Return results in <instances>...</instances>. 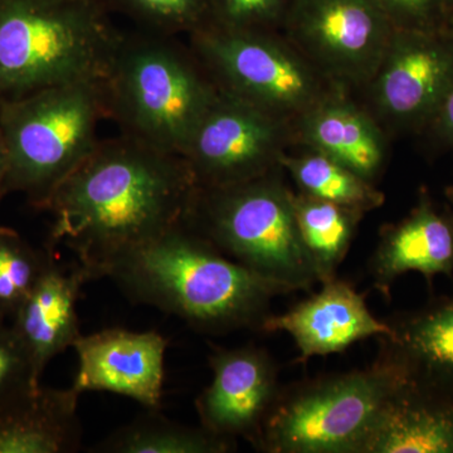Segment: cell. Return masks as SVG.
Instances as JSON below:
<instances>
[{"label":"cell","instance_id":"8992f818","mask_svg":"<svg viewBox=\"0 0 453 453\" xmlns=\"http://www.w3.org/2000/svg\"><path fill=\"white\" fill-rule=\"evenodd\" d=\"M184 223L226 257L290 292L319 282L292 195L271 173L234 186L198 188Z\"/></svg>","mask_w":453,"mask_h":453},{"label":"cell","instance_id":"484cf974","mask_svg":"<svg viewBox=\"0 0 453 453\" xmlns=\"http://www.w3.org/2000/svg\"><path fill=\"white\" fill-rule=\"evenodd\" d=\"M41 386L22 339L12 323L0 319V408Z\"/></svg>","mask_w":453,"mask_h":453},{"label":"cell","instance_id":"8fae6325","mask_svg":"<svg viewBox=\"0 0 453 453\" xmlns=\"http://www.w3.org/2000/svg\"><path fill=\"white\" fill-rule=\"evenodd\" d=\"M378 104L402 125L427 127L453 83V35L395 29L377 71Z\"/></svg>","mask_w":453,"mask_h":453},{"label":"cell","instance_id":"d4e9b609","mask_svg":"<svg viewBox=\"0 0 453 453\" xmlns=\"http://www.w3.org/2000/svg\"><path fill=\"white\" fill-rule=\"evenodd\" d=\"M109 3L154 35H192L210 22L211 0H107Z\"/></svg>","mask_w":453,"mask_h":453},{"label":"cell","instance_id":"4fadbf2b","mask_svg":"<svg viewBox=\"0 0 453 453\" xmlns=\"http://www.w3.org/2000/svg\"><path fill=\"white\" fill-rule=\"evenodd\" d=\"M168 344L157 332L106 329L81 335L73 345L79 371L73 388L80 395L113 393L134 399L146 410H160Z\"/></svg>","mask_w":453,"mask_h":453},{"label":"cell","instance_id":"ffe728a7","mask_svg":"<svg viewBox=\"0 0 453 453\" xmlns=\"http://www.w3.org/2000/svg\"><path fill=\"white\" fill-rule=\"evenodd\" d=\"M305 135L319 153L368 180L380 169L383 148L374 125L354 107L329 104L310 113Z\"/></svg>","mask_w":453,"mask_h":453},{"label":"cell","instance_id":"7c38bea8","mask_svg":"<svg viewBox=\"0 0 453 453\" xmlns=\"http://www.w3.org/2000/svg\"><path fill=\"white\" fill-rule=\"evenodd\" d=\"M208 360L213 380L196 401L202 427L251 443L281 392L275 360L255 345L217 348Z\"/></svg>","mask_w":453,"mask_h":453},{"label":"cell","instance_id":"ba28073f","mask_svg":"<svg viewBox=\"0 0 453 453\" xmlns=\"http://www.w3.org/2000/svg\"><path fill=\"white\" fill-rule=\"evenodd\" d=\"M190 37L219 89L271 115L308 109L318 97L309 68L259 31L205 25Z\"/></svg>","mask_w":453,"mask_h":453},{"label":"cell","instance_id":"4316f807","mask_svg":"<svg viewBox=\"0 0 453 453\" xmlns=\"http://www.w3.org/2000/svg\"><path fill=\"white\" fill-rule=\"evenodd\" d=\"M292 0H211L207 25L235 31H259L286 18Z\"/></svg>","mask_w":453,"mask_h":453},{"label":"cell","instance_id":"277c9868","mask_svg":"<svg viewBox=\"0 0 453 453\" xmlns=\"http://www.w3.org/2000/svg\"><path fill=\"white\" fill-rule=\"evenodd\" d=\"M104 89L122 135L180 157L219 92L172 37L154 33L122 35Z\"/></svg>","mask_w":453,"mask_h":453},{"label":"cell","instance_id":"1f68e13d","mask_svg":"<svg viewBox=\"0 0 453 453\" xmlns=\"http://www.w3.org/2000/svg\"><path fill=\"white\" fill-rule=\"evenodd\" d=\"M85 2L97 3V4L107 5V0H85Z\"/></svg>","mask_w":453,"mask_h":453},{"label":"cell","instance_id":"d6a6232c","mask_svg":"<svg viewBox=\"0 0 453 453\" xmlns=\"http://www.w3.org/2000/svg\"><path fill=\"white\" fill-rule=\"evenodd\" d=\"M447 8H449V12H451L453 9V0H445Z\"/></svg>","mask_w":453,"mask_h":453},{"label":"cell","instance_id":"6da1fadb","mask_svg":"<svg viewBox=\"0 0 453 453\" xmlns=\"http://www.w3.org/2000/svg\"><path fill=\"white\" fill-rule=\"evenodd\" d=\"M196 189L180 155L127 135L98 140L44 208L47 250L65 244L89 280L103 279L116 258L183 223Z\"/></svg>","mask_w":453,"mask_h":453},{"label":"cell","instance_id":"3957f363","mask_svg":"<svg viewBox=\"0 0 453 453\" xmlns=\"http://www.w3.org/2000/svg\"><path fill=\"white\" fill-rule=\"evenodd\" d=\"M122 33L85 0H0V105L41 89L105 82Z\"/></svg>","mask_w":453,"mask_h":453},{"label":"cell","instance_id":"5b68a950","mask_svg":"<svg viewBox=\"0 0 453 453\" xmlns=\"http://www.w3.org/2000/svg\"><path fill=\"white\" fill-rule=\"evenodd\" d=\"M107 116L104 82L65 83L0 105L8 170L0 199L23 193L44 211L59 184L96 148Z\"/></svg>","mask_w":453,"mask_h":453},{"label":"cell","instance_id":"ac0fdd59","mask_svg":"<svg viewBox=\"0 0 453 453\" xmlns=\"http://www.w3.org/2000/svg\"><path fill=\"white\" fill-rule=\"evenodd\" d=\"M359 453H453V396L405 381L381 408Z\"/></svg>","mask_w":453,"mask_h":453},{"label":"cell","instance_id":"44dd1931","mask_svg":"<svg viewBox=\"0 0 453 453\" xmlns=\"http://www.w3.org/2000/svg\"><path fill=\"white\" fill-rule=\"evenodd\" d=\"M301 240L319 282L336 279V271L349 251L363 211L301 193L292 196Z\"/></svg>","mask_w":453,"mask_h":453},{"label":"cell","instance_id":"9c48e42d","mask_svg":"<svg viewBox=\"0 0 453 453\" xmlns=\"http://www.w3.org/2000/svg\"><path fill=\"white\" fill-rule=\"evenodd\" d=\"M275 118L219 89L181 157L198 188H222L264 177L280 162Z\"/></svg>","mask_w":453,"mask_h":453},{"label":"cell","instance_id":"2e32d148","mask_svg":"<svg viewBox=\"0 0 453 453\" xmlns=\"http://www.w3.org/2000/svg\"><path fill=\"white\" fill-rule=\"evenodd\" d=\"M369 270L372 285L387 296L395 280L412 271L427 280L452 277V214L438 210L423 192L410 216L381 234Z\"/></svg>","mask_w":453,"mask_h":453},{"label":"cell","instance_id":"7402d4cb","mask_svg":"<svg viewBox=\"0 0 453 453\" xmlns=\"http://www.w3.org/2000/svg\"><path fill=\"white\" fill-rule=\"evenodd\" d=\"M234 441L207 431L202 426L183 425L166 418L159 410H148L127 425L116 429L91 449L100 453H226L234 451Z\"/></svg>","mask_w":453,"mask_h":453},{"label":"cell","instance_id":"30bf717a","mask_svg":"<svg viewBox=\"0 0 453 453\" xmlns=\"http://www.w3.org/2000/svg\"><path fill=\"white\" fill-rule=\"evenodd\" d=\"M285 19L303 49L349 80L377 73L395 31L380 0H292Z\"/></svg>","mask_w":453,"mask_h":453},{"label":"cell","instance_id":"4dcf8cb0","mask_svg":"<svg viewBox=\"0 0 453 453\" xmlns=\"http://www.w3.org/2000/svg\"><path fill=\"white\" fill-rule=\"evenodd\" d=\"M447 28H449V32H451L453 35V9L451 12H449V22H447Z\"/></svg>","mask_w":453,"mask_h":453},{"label":"cell","instance_id":"5bb4252c","mask_svg":"<svg viewBox=\"0 0 453 453\" xmlns=\"http://www.w3.org/2000/svg\"><path fill=\"white\" fill-rule=\"evenodd\" d=\"M288 312L268 316L262 332L288 333L299 349V362L342 353L354 342L389 334V325L369 311L365 297L334 279Z\"/></svg>","mask_w":453,"mask_h":453},{"label":"cell","instance_id":"836d02e7","mask_svg":"<svg viewBox=\"0 0 453 453\" xmlns=\"http://www.w3.org/2000/svg\"><path fill=\"white\" fill-rule=\"evenodd\" d=\"M449 198L451 199V202L453 203V188L449 190Z\"/></svg>","mask_w":453,"mask_h":453},{"label":"cell","instance_id":"cb8c5ba5","mask_svg":"<svg viewBox=\"0 0 453 453\" xmlns=\"http://www.w3.org/2000/svg\"><path fill=\"white\" fill-rule=\"evenodd\" d=\"M50 258L49 250L37 251L14 229L0 226V319L12 321Z\"/></svg>","mask_w":453,"mask_h":453},{"label":"cell","instance_id":"d6986e66","mask_svg":"<svg viewBox=\"0 0 453 453\" xmlns=\"http://www.w3.org/2000/svg\"><path fill=\"white\" fill-rule=\"evenodd\" d=\"M80 395L40 387L0 408V453H73L81 449Z\"/></svg>","mask_w":453,"mask_h":453},{"label":"cell","instance_id":"f1b7e54d","mask_svg":"<svg viewBox=\"0 0 453 453\" xmlns=\"http://www.w3.org/2000/svg\"><path fill=\"white\" fill-rule=\"evenodd\" d=\"M427 127H431L437 138L447 144H453V83Z\"/></svg>","mask_w":453,"mask_h":453},{"label":"cell","instance_id":"f546056e","mask_svg":"<svg viewBox=\"0 0 453 453\" xmlns=\"http://www.w3.org/2000/svg\"><path fill=\"white\" fill-rule=\"evenodd\" d=\"M8 160V146L5 142L4 134H3L2 127H0V187H2L5 175H7Z\"/></svg>","mask_w":453,"mask_h":453},{"label":"cell","instance_id":"603a6c76","mask_svg":"<svg viewBox=\"0 0 453 453\" xmlns=\"http://www.w3.org/2000/svg\"><path fill=\"white\" fill-rule=\"evenodd\" d=\"M282 163L305 195L360 211L383 202V196L372 189L366 179L319 151L283 159Z\"/></svg>","mask_w":453,"mask_h":453},{"label":"cell","instance_id":"83f0119b","mask_svg":"<svg viewBox=\"0 0 453 453\" xmlns=\"http://www.w3.org/2000/svg\"><path fill=\"white\" fill-rule=\"evenodd\" d=\"M395 29L440 31L447 28L445 0H380Z\"/></svg>","mask_w":453,"mask_h":453},{"label":"cell","instance_id":"9a60e30c","mask_svg":"<svg viewBox=\"0 0 453 453\" xmlns=\"http://www.w3.org/2000/svg\"><path fill=\"white\" fill-rule=\"evenodd\" d=\"M378 360L392 365L408 383L453 396V295L386 320Z\"/></svg>","mask_w":453,"mask_h":453},{"label":"cell","instance_id":"e0dca14e","mask_svg":"<svg viewBox=\"0 0 453 453\" xmlns=\"http://www.w3.org/2000/svg\"><path fill=\"white\" fill-rule=\"evenodd\" d=\"M91 281L79 264L59 266L50 258L29 296L12 319L32 359L35 377L41 381L53 357L73 348L82 335L77 301L86 282Z\"/></svg>","mask_w":453,"mask_h":453},{"label":"cell","instance_id":"52a82bcc","mask_svg":"<svg viewBox=\"0 0 453 453\" xmlns=\"http://www.w3.org/2000/svg\"><path fill=\"white\" fill-rule=\"evenodd\" d=\"M403 375L375 360L369 368L282 390L251 445L268 453H359Z\"/></svg>","mask_w":453,"mask_h":453},{"label":"cell","instance_id":"7a4b0ae2","mask_svg":"<svg viewBox=\"0 0 453 453\" xmlns=\"http://www.w3.org/2000/svg\"><path fill=\"white\" fill-rule=\"evenodd\" d=\"M104 277L130 300L208 334L261 330L273 300L290 292L226 257L184 222L116 258Z\"/></svg>","mask_w":453,"mask_h":453}]
</instances>
